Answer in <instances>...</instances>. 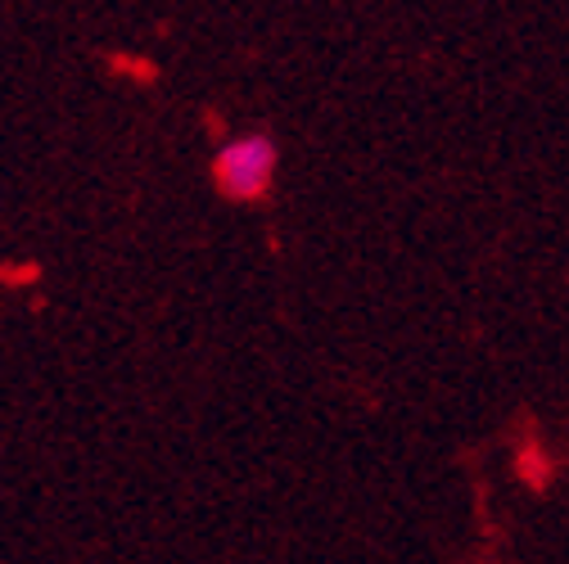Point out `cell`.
Returning <instances> with one entry per match:
<instances>
[{"mask_svg": "<svg viewBox=\"0 0 569 564\" xmlns=\"http://www.w3.org/2000/svg\"><path fill=\"white\" fill-rule=\"evenodd\" d=\"M271 172H276V145L267 135H240L218 154L212 163V177H218V190L231 194V199H258L267 194L271 185Z\"/></svg>", "mask_w": 569, "mask_h": 564, "instance_id": "cell-1", "label": "cell"}]
</instances>
